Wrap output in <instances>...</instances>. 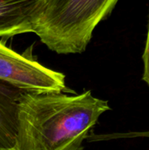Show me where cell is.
Returning a JSON list of instances; mask_svg holds the SVG:
<instances>
[{
    "label": "cell",
    "mask_w": 149,
    "mask_h": 150,
    "mask_svg": "<svg viewBox=\"0 0 149 150\" xmlns=\"http://www.w3.org/2000/svg\"><path fill=\"white\" fill-rule=\"evenodd\" d=\"M111 110L91 91H22L16 109L12 150H84L83 142L100 116Z\"/></svg>",
    "instance_id": "obj_1"
},
{
    "label": "cell",
    "mask_w": 149,
    "mask_h": 150,
    "mask_svg": "<svg viewBox=\"0 0 149 150\" xmlns=\"http://www.w3.org/2000/svg\"><path fill=\"white\" fill-rule=\"evenodd\" d=\"M119 0H47L34 33L59 54L84 52L94 30Z\"/></svg>",
    "instance_id": "obj_2"
},
{
    "label": "cell",
    "mask_w": 149,
    "mask_h": 150,
    "mask_svg": "<svg viewBox=\"0 0 149 150\" xmlns=\"http://www.w3.org/2000/svg\"><path fill=\"white\" fill-rule=\"evenodd\" d=\"M0 81L25 92L70 91L65 75L31 55L19 54L0 41Z\"/></svg>",
    "instance_id": "obj_3"
},
{
    "label": "cell",
    "mask_w": 149,
    "mask_h": 150,
    "mask_svg": "<svg viewBox=\"0 0 149 150\" xmlns=\"http://www.w3.org/2000/svg\"><path fill=\"white\" fill-rule=\"evenodd\" d=\"M47 0H0V38L33 33Z\"/></svg>",
    "instance_id": "obj_4"
},
{
    "label": "cell",
    "mask_w": 149,
    "mask_h": 150,
    "mask_svg": "<svg viewBox=\"0 0 149 150\" xmlns=\"http://www.w3.org/2000/svg\"><path fill=\"white\" fill-rule=\"evenodd\" d=\"M22 91L0 81V147L11 149L16 131V109Z\"/></svg>",
    "instance_id": "obj_5"
},
{
    "label": "cell",
    "mask_w": 149,
    "mask_h": 150,
    "mask_svg": "<svg viewBox=\"0 0 149 150\" xmlns=\"http://www.w3.org/2000/svg\"><path fill=\"white\" fill-rule=\"evenodd\" d=\"M137 138H148L149 131L141 132H127V133H118L108 135H101L97 137V140H112V139H137Z\"/></svg>",
    "instance_id": "obj_6"
},
{
    "label": "cell",
    "mask_w": 149,
    "mask_h": 150,
    "mask_svg": "<svg viewBox=\"0 0 149 150\" xmlns=\"http://www.w3.org/2000/svg\"><path fill=\"white\" fill-rule=\"evenodd\" d=\"M143 60V76L142 80L148 84L149 88V24H148V37L146 41L145 49L142 55Z\"/></svg>",
    "instance_id": "obj_7"
},
{
    "label": "cell",
    "mask_w": 149,
    "mask_h": 150,
    "mask_svg": "<svg viewBox=\"0 0 149 150\" xmlns=\"http://www.w3.org/2000/svg\"><path fill=\"white\" fill-rule=\"evenodd\" d=\"M0 150H12L11 149H8V148H4V147H0Z\"/></svg>",
    "instance_id": "obj_8"
}]
</instances>
